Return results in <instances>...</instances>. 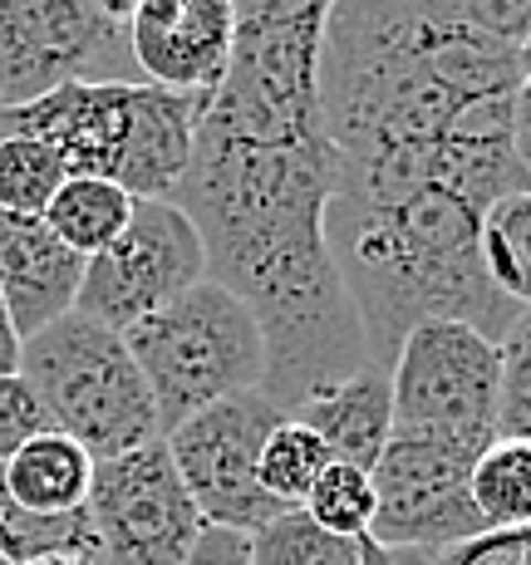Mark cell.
<instances>
[{
	"label": "cell",
	"mask_w": 531,
	"mask_h": 565,
	"mask_svg": "<svg viewBox=\"0 0 531 565\" xmlns=\"http://www.w3.org/2000/svg\"><path fill=\"white\" fill-rule=\"evenodd\" d=\"M512 153L531 178V79L517 84V99H512Z\"/></svg>",
	"instance_id": "f546056e"
},
{
	"label": "cell",
	"mask_w": 531,
	"mask_h": 565,
	"mask_svg": "<svg viewBox=\"0 0 531 565\" xmlns=\"http://www.w3.org/2000/svg\"><path fill=\"white\" fill-rule=\"evenodd\" d=\"M517 84V50L478 35L463 0H334L325 15L320 118L354 168H433L482 206L527 192Z\"/></svg>",
	"instance_id": "7a4b0ae2"
},
{
	"label": "cell",
	"mask_w": 531,
	"mask_h": 565,
	"mask_svg": "<svg viewBox=\"0 0 531 565\" xmlns=\"http://www.w3.org/2000/svg\"><path fill=\"white\" fill-rule=\"evenodd\" d=\"M472 452L438 438L389 433L384 452L370 467L374 531L370 541L394 551H458L487 536L472 507Z\"/></svg>",
	"instance_id": "9c48e42d"
},
{
	"label": "cell",
	"mask_w": 531,
	"mask_h": 565,
	"mask_svg": "<svg viewBox=\"0 0 531 565\" xmlns=\"http://www.w3.org/2000/svg\"><path fill=\"white\" fill-rule=\"evenodd\" d=\"M134 118V84H60L30 104L0 108V134L45 143L70 178H114Z\"/></svg>",
	"instance_id": "4fadbf2b"
},
{
	"label": "cell",
	"mask_w": 531,
	"mask_h": 565,
	"mask_svg": "<svg viewBox=\"0 0 531 565\" xmlns=\"http://www.w3.org/2000/svg\"><path fill=\"white\" fill-rule=\"evenodd\" d=\"M212 94H178L158 84H134V118H128V143L118 158L114 182L138 202H172L182 172L192 162L202 114Z\"/></svg>",
	"instance_id": "9a60e30c"
},
{
	"label": "cell",
	"mask_w": 531,
	"mask_h": 565,
	"mask_svg": "<svg viewBox=\"0 0 531 565\" xmlns=\"http://www.w3.org/2000/svg\"><path fill=\"white\" fill-rule=\"evenodd\" d=\"M482 216L472 198L424 172L340 162L325 236L379 369L394 364L404 334L428 320L472 324L492 344L512 330L522 310L482 266Z\"/></svg>",
	"instance_id": "3957f363"
},
{
	"label": "cell",
	"mask_w": 531,
	"mask_h": 565,
	"mask_svg": "<svg viewBox=\"0 0 531 565\" xmlns=\"http://www.w3.org/2000/svg\"><path fill=\"white\" fill-rule=\"evenodd\" d=\"M182 565H252V536L226 526H202Z\"/></svg>",
	"instance_id": "f1b7e54d"
},
{
	"label": "cell",
	"mask_w": 531,
	"mask_h": 565,
	"mask_svg": "<svg viewBox=\"0 0 531 565\" xmlns=\"http://www.w3.org/2000/svg\"><path fill=\"white\" fill-rule=\"evenodd\" d=\"M497 344L458 320H428L404 334L389 388L394 433L438 438L482 458L497 443Z\"/></svg>",
	"instance_id": "52a82bcc"
},
{
	"label": "cell",
	"mask_w": 531,
	"mask_h": 565,
	"mask_svg": "<svg viewBox=\"0 0 531 565\" xmlns=\"http://www.w3.org/2000/svg\"><path fill=\"white\" fill-rule=\"evenodd\" d=\"M20 379L35 388L50 428L70 433L94 462L158 443V408L128 340L70 310L20 340Z\"/></svg>",
	"instance_id": "277c9868"
},
{
	"label": "cell",
	"mask_w": 531,
	"mask_h": 565,
	"mask_svg": "<svg viewBox=\"0 0 531 565\" xmlns=\"http://www.w3.org/2000/svg\"><path fill=\"white\" fill-rule=\"evenodd\" d=\"M128 45L144 84L212 94L232 64L236 0H138Z\"/></svg>",
	"instance_id": "7c38bea8"
},
{
	"label": "cell",
	"mask_w": 531,
	"mask_h": 565,
	"mask_svg": "<svg viewBox=\"0 0 531 565\" xmlns=\"http://www.w3.org/2000/svg\"><path fill=\"white\" fill-rule=\"evenodd\" d=\"M482 266L517 310H531V188L487 206Z\"/></svg>",
	"instance_id": "ffe728a7"
},
{
	"label": "cell",
	"mask_w": 531,
	"mask_h": 565,
	"mask_svg": "<svg viewBox=\"0 0 531 565\" xmlns=\"http://www.w3.org/2000/svg\"><path fill=\"white\" fill-rule=\"evenodd\" d=\"M0 374H20V334L10 324L6 296H0Z\"/></svg>",
	"instance_id": "1f68e13d"
},
{
	"label": "cell",
	"mask_w": 531,
	"mask_h": 565,
	"mask_svg": "<svg viewBox=\"0 0 531 565\" xmlns=\"http://www.w3.org/2000/svg\"><path fill=\"white\" fill-rule=\"evenodd\" d=\"M94 526L89 512H70V516H40L25 507L10 502V492L0 487V556L10 565H30V561H50V556H84L94 561Z\"/></svg>",
	"instance_id": "44dd1931"
},
{
	"label": "cell",
	"mask_w": 531,
	"mask_h": 565,
	"mask_svg": "<svg viewBox=\"0 0 531 565\" xmlns=\"http://www.w3.org/2000/svg\"><path fill=\"white\" fill-rule=\"evenodd\" d=\"M517 74H522V79H531V40H522V45H517Z\"/></svg>",
	"instance_id": "d6a6232c"
},
{
	"label": "cell",
	"mask_w": 531,
	"mask_h": 565,
	"mask_svg": "<svg viewBox=\"0 0 531 565\" xmlns=\"http://www.w3.org/2000/svg\"><path fill=\"white\" fill-rule=\"evenodd\" d=\"M325 467H330V448H325L300 418H280L276 428H270L262 458H256V482H262V492L276 497L280 507H300Z\"/></svg>",
	"instance_id": "603a6c76"
},
{
	"label": "cell",
	"mask_w": 531,
	"mask_h": 565,
	"mask_svg": "<svg viewBox=\"0 0 531 565\" xmlns=\"http://www.w3.org/2000/svg\"><path fill=\"white\" fill-rule=\"evenodd\" d=\"M124 340L148 379L162 438L208 404L266 384L262 324L242 296H232L212 276L158 315L138 320Z\"/></svg>",
	"instance_id": "5b68a950"
},
{
	"label": "cell",
	"mask_w": 531,
	"mask_h": 565,
	"mask_svg": "<svg viewBox=\"0 0 531 565\" xmlns=\"http://www.w3.org/2000/svg\"><path fill=\"white\" fill-rule=\"evenodd\" d=\"M30 565H94V561H84V556H50V561H30Z\"/></svg>",
	"instance_id": "836d02e7"
},
{
	"label": "cell",
	"mask_w": 531,
	"mask_h": 565,
	"mask_svg": "<svg viewBox=\"0 0 531 565\" xmlns=\"http://www.w3.org/2000/svg\"><path fill=\"white\" fill-rule=\"evenodd\" d=\"M134 206H138V198H128L114 178H64L40 222H45L74 256L89 260L124 236V226L134 222Z\"/></svg>",
	"instance_id": "ac0fdd59"
},
{
	"label": "cell",
	"mask_w": 531,
	"mask_h": 565,
	"mask_svg": "<svg viewBox=\"0 0 531 565\" xmlns=\"http://www.w3.org/2000/svg\"><path fill=\"white\" fill-rule=\"evenodd\" d=\"M202 280H208V246L188 212L172 202H138L124 236L84 260L74 310L108 324L114 334H128L138 320L172 306Z\"/></svg>",
	"instance_id": "30bf717a"
},
{
	"label": "cell",
	"mask_w": 531,
	"mask_h": 565,
	"mask_svg": "<svg viewBox=\"0 0 531 565\" xmlns=\"http://www.w3.org/2000/svg\"><path fill=\"white\" fill-rule=\"evenodd\" d=\"M84 512L99 546L94 565H182L202 536V516L162 438L94 462Z\"/></svg>",
	"instance_id": "8fae6325"
},
{
	"label": "cell",
	"mask_w": 531,
	"mask_h": 565,
	"mask_svg": "<svg viewBox=\"0 0 531 565\" xmlns=\"http://www.w3.org/2000/svg\"><path fill=\"white\" fill-rule=\"evenodd\" d=\"M280 418L286 413L270 404L262 388H252V394H232L222 404H208L162 438L202 526H226L252 536L270 516L290 512L276 497H266L262 482H256V458H262L270 428Z\"/></svg>",
	"instance_id": "ba28073f"
},
{
	"label": "cell",
	"mask_w": 531,
	"mask_h": 565,
	"mask_svg": "<svg viewBox=\"0 0 531 565\" xmlns=\"http://www.w3.org/2000/svg\"><path fill=\"white\" fill-rule=\"evenodd\" d=\"M360 565H438V556H433V551H394V546H379V541L364 536Z\"/></svg>",
	"instance_id": "4dcf8cb0"
},
{
	"label": "cell",
	"mask_w": 531,
	"mask_h": 565,
	"mask_svg": "<svg viewBox=\"0 0 531 565\" xmlns=\"http://www.w3.org/2000/svg\"><path fill=\"white\" fill-rule=\"evenodd\" d=\"M290 418H300L310 433L330 448V462H350L370 472L374 458L384 452L389 433H394V388H389V369L364 364L360 374L340 379L334 388L306 398Z\"/></svg>",
	"instance_id": "2e32d148"
},
{
	"label": "cell",
	"mask_w": 531,
	"mask_h": 565,
	"mask_svg": "<svg viewBox=\"0 0 531 565\" xmlns=\"http://www.w3.org/2000/svg\"><path fill=\"white\" fill-rule=\"evenodd\" d=\"M472 507H478L487 536L531 531V443L497 438L472 462Z\"/></svg>",
	"instance_id": "d6986e66"
},
{
	"label": "cell",
	"mask_w": 531,
	"mask_h": 565,
	"mask_svg": "<svg viewBox=\"0 0 531 565\" xmlns=\"http://www.w3.org/2000/svg\"><path fill=\"white\" fill-rule=\"evenodd\" d=\"M497 438L531 443V310L497 340Z\"/></svg>",
	"instance_id": "484cf974"
},
{
	"label": "cell",
	"mask_w": 531,
	"mask_h": 565,
	"mask_svg": "<svg viewBox=\"0 0 531 565\" xmlns=\"http://www.w3.org/2000/svg\"><path fill=\"white\" fill-rule=\"evenodd\" d=\"M84 280V256H74L40 216L0 212V296L20 340L40 334L74 310Z\"/></svg>",
	"instance_id": "5bb4252c"
},
{
	"label": "cell",
	"mask_w": 531,
	"mask_h": 565,
	"mask_svg": "<svg viewBox=\"0 0 531 565\" xmlns=\"http://www.w3.org/2000/svg\"><path fill=\"white\" fill-rule=\"evenodd\" d=\"M340 192V153L320 128L246 134L202 114L172 206L208 246V276L252 306L266 340L262 394L280 413L360 374L364 324L334 266L325 216Z\"/></svg>",
	"instance_id": "6da1fadb"
},
{
	"label": "cell",
	"mask_w": 531,
	"mask_h": 565,
	"mask_svg": "<svg viewBox=\"0 0 531 565\" xmlns=\"http://www.w3.org/2000/svg\"><path fill=\"white\" fill-rule=\"evenodd\" d=\"M45 428H50V418H45V408H40L35 388L20 374H0V462H6L20 443H30Z\"/></svg>",
	"instance_id": "4316f807"
},
{
	"label": "cell",
	"mask_w": 531,
	"mask_h": 565,
	"mask_svg": "<svg viewBox=\"0 0 531 565\" xmlns=\"http://www.w3.org/2000/svg\"><path fill=\"white\" fill-rule=\"evenodd\" d=\"M70 178L64 162L45 143L20 134H0V212L10 216H45L50 198Z\"/></svg>",
	"instance_id": "cb8c5ba5"
},
{
	"label": "cell",
	"mask_w": 531,
	"mask_h": 565,
	"mask_svg": "<svg viewBox=\"0 0 531 565\" xmlns=\"http://www.w3.org/2000/svg\"><path fill=\"white\" fill-rule=\"evenodd\" d=\"M0 487L10 492V502L40 516H70L84 512L94 487V458L60 428L35 433L30 443H20L6 462H0Z\"/></svg>",
	"instance_id": "e0dca14e"
},
{
	"label": "cell",
	"mask_w": 531,
	"mask_h": 565,
	"mask_svg": "<svg viewBox=\"0 0 531 565\" xmlns=\"http://www.w3.org/2000/svg\"><path fill=\"white\" fill-rule=\"evenodd\" d=\"M300 512L316 521V526L334 531V536L364 541L374 531V482H370V472H364V467H350V462H330L316 477V487L306 492Z\"/></svg>",
	"instance_id": "d4e9b609"
},
{
	"label": "cell",
	"mask_w": 531,
	"mask_h": 565,
	"mask_svg": "<svg viewBox=\"0 0 531 565\" xmlns=\"http://www.w3.org/2000/svg\"><path fill=\"white\" fill-rule=\"evenodd\" d=\"M0 565H10V561H6V556H0Z\"/></svg>",
	"instance_id": "e575fe53"
},
{
	"label": "cell",
	"mask_w": 531,
	"mask_h": 565,
	"mask_svg": "<svg viewBox=\"0 0 531 565\" xmlns=\"http://www.w3.org/2000/svg\"><path fill=\"white\" fill-rule=\"evenodd\" d=\"M138 0H0V108L60 84H144L128 45Z\"/></svg>",
	"instance_id": "8992f818"
},
{
	"label": "cell",
	"mask_w": 531,
	"mask_h": 565,
	"mask_svg": "<svg viewBox=\"0 0 531 565\" xmlns=\"http://www.w3.org/2000/svg\"><path fill=\"white\" fill-rule=\"evenodd\" d=\"M463 15L478 35L517 50L531 40V0H463Z\"/></svg>",
	"instance_id": "83f0119b"
},
{
	"label": "cell",
	"mask_w": 531,
	"mask_h": 565,
	"mask_svg": "<svg viewBox=\"0 0 531 565\" xmlns=\"http://www.w3.org/2000/svg\"><path fill=\"white\" fill-rule=\"evenodd\" d=\"M364 541L334 536L316 526L300 507L270 516L262 531H252V565H360Z\"/></svg>",
	"instance_id": "7402d4cb"
}]
</instances>
